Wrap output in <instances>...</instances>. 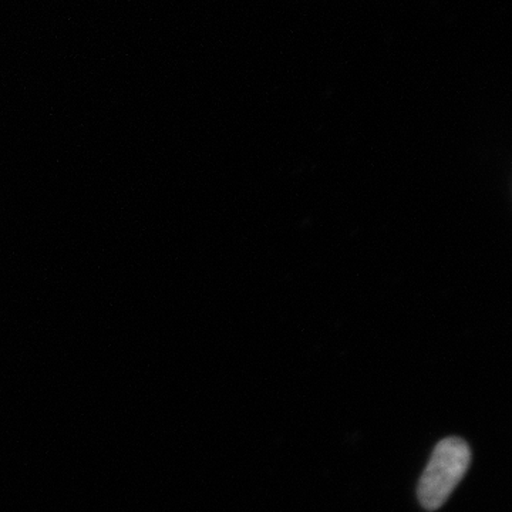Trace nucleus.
I'll use <instances>...</instances> for the list:
<instances>
[{"instance_id":"obj_1","label":"nucleus","mask_w":512,"mask_h":512,"mask_svg":"<svg viewBox=\"0 0 512 512\" xmlns=\"http://www.w3.org/2000/svg\"><path fill=\"white\" fill-rule=\"evenodd\" d=\"M471 451L466 441L450 437L434 448L421 474L417 495L426 510H439L470 467Z\"/></svg>"}]
</instances>
